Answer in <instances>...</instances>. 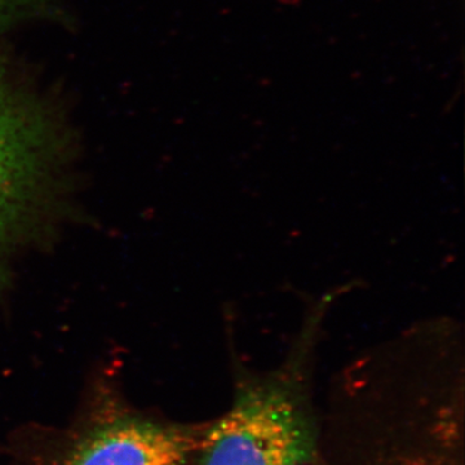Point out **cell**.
<instances>
[{"instance_id":"6da1fadb","label":"cell","mask_w":465,"mask_h":465,"mask_svg":"<svg viewBox=\"0 0 465 465\" xmlns=\"http://www.w3.org/2000/svg\"><path fill=\"white\" fill-rule=\"evenodd\" d=\"M312 415L290 391L259 385L242 391L208 423L193 465H299L317 460Z\"/></svg>"},{"instance_id":"7a4b0ae2","label":"cell","mask_w":465,"mask_h":465,"mask_svg":"<svg viewBox=\"0 0 465 465\" xmlns=\"http://www.w3.org/2000/svg\"><path fill=\"white\" fill-rule=\"evenodd\" d=\"M54 155L47 115L0 72V251L25 231L41 210Z\"/></svg>"},{"instance_id":"3957f363","label":"cell","mask_w":465,"mask_h":465,"mask_svg":"<svg viewBox=\"0 0 465 465\" xmlns=\"http://www.w3.org/2000/svg\"><path fill=\"white\" fill-rule=\"evenodd\" d=\"M207 424L166 423L130 411H112L87 425L58 465H188Z\"/></svg>"},{"instance_id":"277c9868","label":"cell","mask_w":465,"mask_h":465,"mask_svg":"<svg viewBox=\"0 0 465 465\" xmlns=\"http://www.w3.org/2000/svg\"><path fill=\"white\" fill-rule=\"evenodd\" d=\"M348 458L338 465H464L463 415L454 406L430 414H381L358 419Z\"/></svg>"},{"instance_id":"5b68a950","label":"cell","mask_w":465,"mask_h":465,"mask_svg":"<svg viewBox=\"0 0 465 465\" xmlns=\"http://www.w3.org/2000/svg\"><path fill=\"white\" fill-rule=\"evenodd\" d=\"M30 0H0V32L29 5Z\"/></svg>"},{"instance_id":"8992f818","label":"cell","mask_w":465,"mask_h":465,"mask_svg":"<svg viewBox=\"0 0 465 465\" xmlns=\"http://www.w3.org/2000/svg\"><path fill=\"white\" fill-rule=\"evenodd\" d=\"M299 465H316V461H312V463H304V464H299Z\"/></svg>"}]
</instances>
